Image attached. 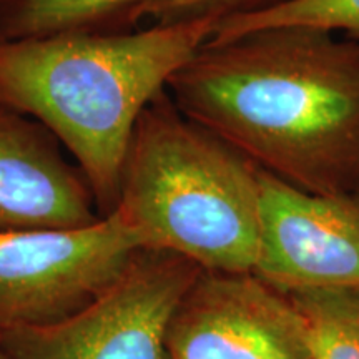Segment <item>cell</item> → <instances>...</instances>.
Here are the masks:
<instances>
[{"label": "cell", "instance_id": "cell-1", "mask_svg": "<svg viewBox=\"0 0 359 359\" xmlns=\"http://www.w3.org/2000/svg\"><path fill=\"white\" fill-rule=\"evenodd\" d=\"M177 109L288 185L359 193V42L309 27L208 39L172 75Z\"/></svg>", "mask_w": 359, "mask_h": 359}, {"label": "cell", "instance_id": "cell-2", "mask_svg": "<svg viewBox=\"0 0 359 359\" xmlns=\"http://www.w3.org/2000/svg\"><path fill=\"white\" fill-rule=\"evenodd\" d=\"M213 27L195 20L6 40L0 105L37 120L60 142L87 178L98 212L109 217L138 118Z\"/></svg>", "mask_w": 359, "mask_h": 359}, {"label": "cell", "instance_id": "cell-3", "mask_svg": "<svg viewBox=\"0 0 359 359\" xmlns=\"http://www.w3.org/2000/svg\"><path fill=\"white\" fill-rule=\"evenodd\" d=\"M258 173L240 151L183 115L165 88L133 130L114 213L140 250L178 255L203 271L253 273Z\"/></svg>", "mask_w": 359, "mask_h": 359}, {"label": "cell", "instance_id": "cell-4", "mask_svg": "<svg viewBox=\"0 0 359 359\" xmlns=\"http://www.w3.org/2000/svg\"><path fill=\"white\" fill-rule=\"evenodd\" d=\"M203 271L167 251L138 250L114 285L70 316L8 331L15 359H170L168 330Z\"/></svg>", "mask_w": 359, "mask_h": 359}, {"label": "cell", "instance_id": "cell-5", "mask_svg": "<svg viewBox=\"0 0 359 359\" xmlns=\"http://www.w3.org/2000/svg\"><path fill=\"white\" fill-rule=\"evenodd\" d=\"M138 250L116 213L72 230L0 231V327L77 313L118 280Z\"/></svg>", "mask_w": 359, "mask_h": 359}, {"label": "cell", "instance_id": "cell-6", "mask_svg": "<svg viewBox=\"0 0 359 359\" xmlns=\"http://www.w3.org/2000/svg\"><path fill=\"white\" fill-rule=\"evenodd\" d=\"M170 359H309L302 314L255 273L201 271L175 311Z\"/></svg>", "mask_w": 359, "mask_h": 359}, {"label": "cell", "instance_id": "cell-7", "mask_svg": "<svg viewBox=\"0 0 359 359\" xmlns=\"http://www.w3.org/2000/svg\"><path fill=\"white\" fill-rule=\"evenodd\" d=\"M255 275L280 291L359 288V193L313 195L259 170Z\"/></svg>", "mask_w": 359, "mask_h": 359}, {"label": "cell", "instance_id": "cell-8", "mask_svg": "<svg viewBox=\"0 0 359 359\" xmlns=\"http://www.w3.org/2000/svg\"><path fill=\"white\" fill-rule=\"evenodd\" d=\"M102 218L60 142L37 120L0 105V231L72 230Z\"/></svg>", "mask_w": 359, "mask_h": 359}, {"label": "cell", "instance_id": "cell-9", "mask_svg": "<svg viewBox=\"0 0 359 359\" xmlns=\"http://www.w3.org/2000/svg\"><path fill=\"white\" fill-rule=\"evenodd\" d=\"M150 0H0V42L137 29Z\"/></svg>", "mask_w": 359, "mask_h": 359}, {"label": "cell", "instance_id": "cell-10", "mask_svg": "<svg viewBox=\"0 0 359 359\" xmlns=\"http://www.w3.org/2000/svg\"><path fill=\"white\" fill-rule=\"evenodd\" d=\"M302 314L309 359H359V288L283 291Z\"/></svg>", "mask_w": 359, "mask_h": 359}, {"label": "cell", "instance_id": "cell-11", "mask_svg": "<svg viewBox=\"0 0 359 359\" xmlns=\"http://www.w3.org/2000/svg\"><path fill=\"white\" fill-rule=\"evenodd\" d=\"M271 27H309L326 32H346L359 42V0H286L243 15L218 20L210 39H226Z\"/></svg>", "mask_w": 359, "mask_h": 359}, {"label": "cell", "instance_id": "cell-12", "mask_svg": "<svg viewBox=\"0 0 359 359\" xmlns=\"http://www.w3.org/2000/svg\"><path fill=\"white\" fill-rule=\"evenodd\" d=\"M286 0H150L140 11V20L151 24H178V22L218 20L243 15L269 7L280 6Z\"/></svg>", "mask_w": 359, "mask_h": 359}]
</instances>
